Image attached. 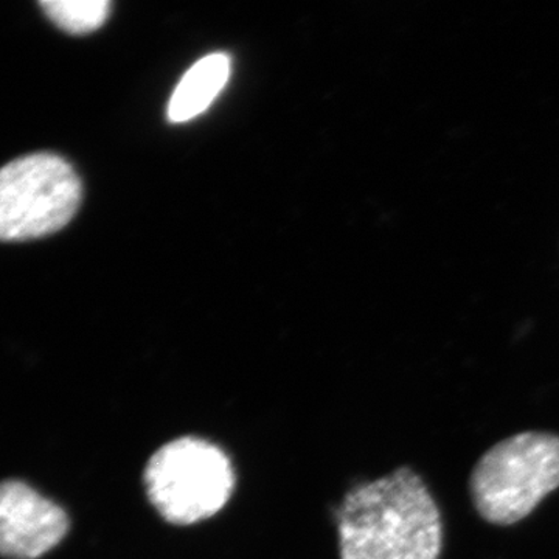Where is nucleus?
Segmentation results:
<instances>
[{"label": "nucleus", "mask_w": 559, "mask_h": 559, "mask_svg": "<svg viewBox=\"0 0 559 559\" xmlns=\"http://www.w3.org/2000/svg\"><path fill=\"white\" fill-rule=\"evenodd\" d=\"M341 559H439L436 500L411 468L349 489L337 510Z\"/></svg>", "instance_id": "1"}, {"label": "nucleus", "mask_w": 559, "mask_h": 559, "mask_svg": "<svg viewBox=\"0 0 559 559\" xmlns=\"http://www.w3.org/2000/svg\"><path fill=\"white\" fill-rule=\"evenodd\" d=\"M143 485L162 520L191 525L215 516L229 502L235 471L216 444L200 437H180L151 455Z\"/></svg>", "instance_id": "2"}, {"label": "nucleus", "mask_w": 559, "mask_h": 559, "mask_svg": "<svg viewBox=\"0 0 559 559\" xmlns=\"http://www.w3.org/2000/svg\"><path fill=\"white\" fill-rule=\"evenodd\" d=\"M559 488V437L524 432L500 441L477 463L471 495L480 516L511 525L527 518Z\"/></svg>", "instance_id": "3"}, {"label": "nucleus", "mask_w": 559, "mask_h": 559, "mask_svg": "<svg viewBox=\"0 0 559 559\" xmlns=\"http://www.w3.org/2000/svg\"><path fill=\"white\" fill-rule=\"evenodd\" d=\"M81 180L72 165L47 151L0 168V241L47 237L68 226L80 207Z\"/></svg>", "instance_id": "4"}, {"label": "nucleus", "mask_w": 559, "mask_h": 559, "mask_svg": "<svg viewBox=\"0 0 559 559\" xmlns=\"http://www.w3.org/2000/svg\"><path fill=\"white\" fill-rule=\"evenodd\" d=\"M66 510L17 479L0 481V557L39 559L66 538Z\"/></svg>", "instance_id": "5"}, {"label": "nucleus", "mask_w": 559, "mask_h": 559, "mask_svg": "<svg viewBox=\"0 0 559 559\" xmlns=\"http://www.w3.org/2000/svg\"><path fill=\"white\" fill-rule=\"evenodd\" d=\"M229 75L230 60L226 53L202 58L176 87L168 105V120L171 123H183L201 116L224 90Z\"/></svg>", "instance_id": "6"}, {"label": "nucleus", "mask_w": 559, "mask_h": 559, "mask_svg": "<svg viewBox=\"0 0 559 559\" xmlns=\"http://www.w3.org/2000/svg\"><path fill=\"white\" fill-rule=\"evenodd\" d=\"M39 5L58 27L72 35L97 31L112 9L109 0H43Z\"/></svg>", "instance_id": "7"}]
</instances>
